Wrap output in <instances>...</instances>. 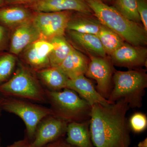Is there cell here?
Here are the masks:
<instances>
[{"label":"cell","instance_id":"cell-1","mask_svg":"<svg viewBox=\"0 0 147 147\" xmlns=\"http://www.w3.org/2000/svg\"><path fill=\"white\" fill-rule=\"evenodd\" d=\"M121 98L108 105L92 106L90 130L94 147H129L130 130L126 114L129 109Z\"/></svg>","mask_w":147,"mask_h":147},{"label":"cell","instance_id":"cell-2","mask_svg":"<svg viewBox=\"0 0 147 147\" xmlns=\"http://www.w3.org/2000/svg\"><path fill=\"white\" fill-rule=\"evenodd\" d=\"M94 15L105 26L121 37L125 42L137 46H146L147 32L142 24L130 21L112 6L101 0H85Z\"/></svg>","mask_w":147,"mask_h":147},{"label":"cell","instance_id":"cell-3","mask_svg":"<svg viewBox=\"0 0 147 147\" xmlns=\"http://www.w3.org/2000/svg\"><path fill=\"white\" fill-rule=\"evenodd\" d=\"M13 76L0 85V93L5 97L15 98L38 103H47L45 88L36 72L19 64Z\"/></svg>","mask_w":147,"mask_h":147},{"label":"cell","instance_id":"cell-4","mask_svg":"<svg viewBox=\"0 0 147 147\" xmlns=\"http://www.w3.org/2000/svg\"><path fill=\"white\" fill-rule=\"evenodd\" d=\"M113 88L108 100L112 103L124 99L129 108H140L147 87V75L140 69L116 71L113 78Z\"/></svg>","mask_w":147,"mask_h":147},{"label":"cell","instance_id":"cell-5","mask_svg":"<svg viewBox=\"0 0 147 147\" xmlns=\"http://www.w3.org/2000/svg\"><path fill=\"white\" fill-rule=\"evenodd\" d=\"M45 92L53 115L68 123L90 120L92 106L76 92L68 88L57 91L45 89Z\"/></svg>","mask_w":147,"mask_h":147},{"label":"cell","instance_id":"cell-6","mask_svg":"<svg viewBox=\"0 0 147 147\" xmlns=\"http://www.w3.org/2000/svg\"><path fill=\"white\" fill-rule=\"evenodd\" d=\"M0 106L2 110L14 114L23 120L26 127V137L31 142L34 138L37 127L40 121L53 115L50 108L15 98H1Z\"/></svg>","mask_w":147,"mask_h":147},{"label":"cell","instance_id":"cell-7","mask_svg":"<svg viewBox=\"0 0 147 147\" xmlns=\"http://www.w3.org/2000/svg\"><path fill=\"white\" fill-rule=\"evenodd\" d=\"M74 11L37 12L32 22L42 38L49 40L64 35L67 24Z\"/></svg>","mask_w":147,"mask_h":147},{"label":"cell","instance_id":"cell-8","mask_svg":"<svg viewBox=\"0 0 147 147\" xmlns=\"http://www.w3.org/2000/svg\"><path fill=\"white\" fill-rule=\"evenodd\" d=\"M90 60L85 76L95 80L98 92L108 99L113 88V78L115 71L113 64L106 57L89 55Z\"/></svg>","mask_w":147,"mask_h":147},{"label":"cell","instance_id":"cell-9","mask_svg":"<svg viewBox=\"0 0 147 147\" xmlns=\"http://www.w3.org/2000/svg\"><path fill=\"white\" fill-rule=\"evenodd\" d=\"M68 123L50 115L40 121L31 142L32 147H42L65 137Z\"/></svg>","mask_w":147,"mask_h":147},{"label":"cell","instance_id":"cell-10","mask_svg":"<svg viewBox=\"0 0 147 147\" xmlns=\"http://www.w3.org/2000/svg\"><path fill=\"white\" fill-rule=\"evenodd\" d=\"M110 57L113 65L137 69L146 65L147 49L144 46H134L125 42Z\"/></svg>","mask_w":147,"mask_h":147},{"label":"cell","instance_id":"cell-11","mask_svg":"<svg viewBox=\"0 0 147 147\" xmlns=\"http://www.w3.org/2000/svg\"><path fill=\"white\" fill-rule=\"evenodd\" d=\"M54 48L49 40L40 38L24 50L23 59L27 66L36 71L51 66L49 55Z\"/></svg>","mask_w":147,"mask_h":147},{"label":"cell","instance_id":"cell-12","mask_svg":"<svg viewBox=\"0 0 147 147\" xmlns=\"http://www.w3.org/2000/svg\"><path fill=\"white\" fill-rule=\"evenodd\" d=\"M30 7L37 12H57L71 11L88 15H93L85 0H38Z\"/></svg>","mask_w":147,"mask_h":147},{"label":"cell","instance_id":"cell-13","mask_svg":"<svg viewBox=\"0 0 147 147\" xmlns=\"http://www.w3.org/2000/svg\"><path fill=\"white\" fill-rule=\"evenodd\" d=\"M66 88L76 92L82 99L91 106L97 103L104 105L113 103L102 97L97 91L92 82L85 75L69 79Z\"/></svg>","mask_w":147,"mask_h":147},{"label":"cell","instance_id":"cell-14","mask_svg":"<svg viewBox=\"0 0 147 147\" xmlns=\"http://www.w3.org/2000/svg\"><path fill=\"white\" fill-rule=\"evenodd\" d=\"M42 38L32 21L16 27L11 39L9 51L13 55H18L27 47Z\"/></svg>","mask_w":147,"mask_h":147},{"label":"cell","instance_id":"cell-15","mask_svg":"<svg viewBox=\"0 0 147 147\" xmlns=\"http://www.w3.org/2000/svg\"><path fill=\"white\" fill-rule=\"evenodd\" d=\"M90 59L79 50L74 48L59 67L69 79L85 75Z\"/></svg>","mask_w":147,"mask_h":147},{"label":"cell","instance_id":"cell-16","mask_svg":"<svg viewBox=\"0 0 147 147\" xmlns=\"http://www.w3.org/2000/svg\"><path fill=\"white\" fill-rule=\"evenodd\" d=\"M34 14L30 9L20 6L2 7L0 8V24L13 28L32 20Z\"/></svg>","mask_w":147,"mask_h":147},{"label":"cell","instance_id":"cell-17","mask_svg":"<svg viewBox=\"0 0 147 147\" xmlns=\"http://www.w3.org/2000/svg\"><path fill=\"white\" fill-rule=\"evenodd\" d=\"M67 31L71 40L81 50L89 55L106 57L107 55L97 36Z\"/></svg>","mask_w":147,"mask_h":147},{"label":"cell","instance_id":"cell-18","mask_svg":"<svg viewBox=\"0 0 147 147\" xmlns=\"http://www.w3.org/2000/svg\"><path fill=\"white\" fill-rule=\"evenodd\" d=\"M90 122L68 123L65 135L67 142L76 147H94L90 133Z\"/></svg>","mask_w":147,"mask_h":147},{"label":"cell","instance_id":"cell-19","mask_svg":"<svg viewBox=\"0 0 147 147\" xmlns=\"http://www.w3.org/2000/svg\"><path fill=\"white\" fill-rule=\"evenodd\" d=\"M73 13L67 24L66 30L97 35L103 26L95 16L76 12Z\"/></svg>","mask_w":147,"mask_h":147},{"label":"cell","instance_id":"cell-20","mask_svg":"<svg viewBox=\"0 0 147 147\" xmlns=\"http://www.w3.org/2000/svg\"><path fill=\"white\" fill-rule=\"evenodd\" d=\"M40 81L50 91H60L67 88L68 78L59 67L50 66L36 71Z\"/></svg>","mask_w":147,"mask_h":147},{"label":"cell","instance_id":"cell-21","mask_svg":"<svg viewBox=\"0 0 147 147\" xmlns=\"http://www.w3.org/2000/svg\"><path fill=\"white\" fill-rule=\"evenodd\" d=\"M49 40L54 46L49 55L50 66L59 67L73 48L64 36L55 37Z\"/></svg>","mask_w":147,"mask_h":147},{"label":"cell","instance_id":"cell-22","mask_svg":"<svg viewBox=\"0 0 147 147\" xmlns=\"http://www.w3.org/2000/svg\"><path fill=\"white\" fill-rule=\"evenodd\" d=\"M96 36L100 40L106 55L110 56L125 42L121 37L104 26Z\"/></svg>","mask_w":147,"mask_h":147},{"label":"cell","instance_id":"cell-23","mask_svg":"<svg viewBox=\"0 0 147 147\" xmlns=\"http://www.w3.org/2000/svg\"><path fill=\"white\" fill-rule=\"evenodd\" d=\"M112 6L128 20L142 24L137 11V0H115Z\"/></svg>","mask_w":147,"mask_h":147},{"label":"cell","instance_id":"cell-24","mask_svg":"<svg viewBox=\"0 0 147 147\" xmlns=\"http://www.w3.org/2000/svg\"><path fill=\"white\" fill-rule=\"evenodd\" d=\"M15 56L11 54L0 55V85L10 79L16 65Z\"/></svg>","mask_w":147,"mask_h":147},{"label":"cell","instance_id":"cell-25","mask_svg":"<svg viewBox=\"0 0 147 147\" xmlns=\"http://www.w3.org/2000/svg\"><path fill=\"white\" fill-rule=\"evenodd\" d=\"M131 131L135 133H139L146 130L147 127L146 115L143 113L133 114L128 121Z\"/></svg>","mask_w":147,"mask_h":147},{"label":"cell","instance_id":"cell-26","mask_svg":"<svg viewBox=\"0 0 147 147\" xmlns=\"http://www.w3.org/2000/svg\"><path fill=\"white\" fill-rule=\"evenodd\" d=\"M137 11L142 26L147 32V0H137Z\"/></svg>","mask_w":147,"mask_h":147},{"label":"cell","instance_id":"cell-27","mask_svg":"<svg viewBox=\"0 0 147 147\" xmlns=\"http://www.w3.org/2000/svg\"><path fill=\"white\" fill-rule=\"evenodd\" d=\"M42 147H76L71 145L67 142L65 137H62L60 139L49 143Z\"/></svg>","mask_w":147,"mask_h":147},{"label":"cell","instance_id":"cell-28","mask_svg":"<svg viewBox=\"0 0 147 147\" xmlns=\"http://www.w3.org/2000/svg\"><path fill=\"white\" fill-rule=\"evenodd\" d=\"M8 38V32L6 27L0 24V51L4 49Z\"/></svg>","mask_w":147,"mask_h":147},{"label":"cell","instance_id":"cell-29","mask_svg":"<svg viewBox=\"0 0 147 147\" xmlns=\"http://www.w3.org/2000/svg\"><path fill=\"white\" fill-rule=\"evenodd\" d=\"M7 147H32L31 142L26 137L24 139L13 142Z\"/></svg>","mask_w":147,"mask_h":147},{"label":"cell","instance_id":"cell-30","mask_svg":"<svg viewBox=\"0 0 147 147\" xmlns=\"http://www.w3.org/2000/svg\"><path fill=\"white\" fill-rule=\"evenodd\" d=\"M38 0H4L5 4H17L32 3Z\"/></svg>","mask_w":147,"mask_h":147},{"label":"cell","instance_id":"cell-31","mask_svg":"<svg viewBox=\"0 0 147 147\" xmlns=\"http://www.w3.org/2000/svg\"><path fill=\"white\" fill-rule=\"evenodd\" d=\"M138 147H147V138H145L144 140L139 142Z\"/></svg>","mask_w":147,"mask_h":147},{"label":"cell","instance_id":"cell-32","mask_svg":"<svg viewBox=\"0 0 147 147\" xmlns=\"http://www.w3.org/2000/svg\"><path fill=\"white\" fill-rule=\"evenodd\" d=\"M101 1L103 3L108 5V4L109 3H113L115 1V0H101Z\"/></svg>","mask_w":147,"mask_h":147},{"label":"cell","instance_id":"cell-33","mask_svg":"<svg viewBox=\"0 0 147 147\" xmlns=\"http://www.w3.org/2000/svg\"><path fill=\"white\" fill-rule=\"evenodd\" d=\"M5 5L4 0H0V8L4 6Z\"/></svg>","mask_w":147,"mask_h":147},{"label":"cell","instance_id":"cell-34","mask_svg":"<svg viewBox=\"0 0 147 147\" xmlns=\"http://www.w3.org/2000/svg\"><path fill=\"white\" fill-rule=\"evenodd\" d=\"M1 98H0V100H1ZM1 110H2L1 108V106H0V111H1Z\"/></svg>","mask_w":147,"mask_h":147},{"label":"cell","instance_id":"cell-35","mask_svg":"<svg viewBox=\"0 0 147 147\" xmlns=\"http://www.w3.org/2000/svg\"><path fill=\"white\" fill-rule=\"evenodd\" d=\"M1 137H0V147H1Z\"/></svg>","mask_w":147,"mask_h":147}]
</instances>
